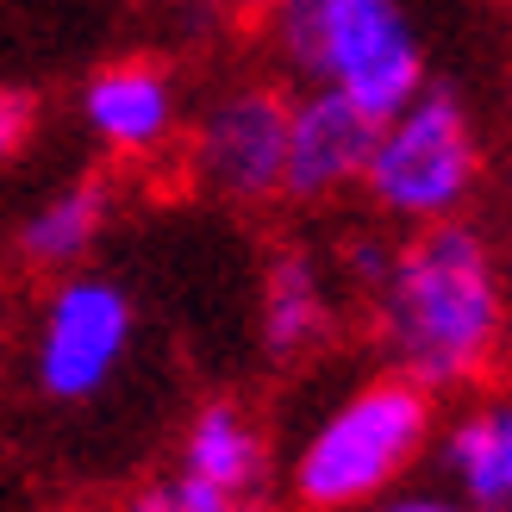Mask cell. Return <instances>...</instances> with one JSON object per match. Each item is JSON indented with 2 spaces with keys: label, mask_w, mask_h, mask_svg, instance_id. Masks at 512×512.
Listing matches in <instances>:
<instances>
[{
  "label": "cell",
  "mask_w": 512,
  "mask_h": 512,
  "mask_svg": "<svg viewBox=\"0 0 512 512\" xmlns=\"http://www.w3.org/2000/svg\"><path fill=\"white\" fill-rule=\"evenodd\" d=\"M388 369L413 388L469 394L506 350V275L494 244L469 219L406 232L369 288Z\"/></svg>",
  "instance_id": "1"
},
{
  "label": "cell",
  "mask_w": 512,
  "mask_h": 512,
  "mask_svg": "<svg viewBox=\"0 0 512 512\" xmlns=\"http://www.w3.org/2000/svg\"><path fill=\"white\" fill-rule=\"evenodd\" d=\"M431 444H438V400L388 369L344 388L300 431L281 481L300 512H363L406 488Z\"/></svg>",
  "instance_id": "2"
},
{
  "label": "cell",
  "mask_w": 512,
  "mask_h": 512,
  "mask_svg": "<svg viewBox=\"0 0 512 512\" xmlns=\"http://www.w3.org/2000/svg\"><path fill=\"white\" fill-rule=\"evenodd\" d=\"M275 50L306 88L344 94L375 125L431 82L406 0H306L275 19Z\"/></svg>",
  "instance_id": "3"
},
{
  "label": "cell",
  "mask_w": 512,
  "mask_h": 512,
  "mask_svg": "<svg viewBox=\"0 0 512 512\" xmlns=\"http://www.w3.org/2000/svg\"><path fill=\"white\" fill-rule=\"evenodd\" d=\"M356 188L381 219L406 225V232L463 219L481 188V132L469 100L444 82H425L400 113L375 125Z\"/></svg>",
  "instance_id": "4"
},
{
  "label": "cell",
  "mask_w": 512,
  "mask_h": 512,
  "mask_svg": "<svg viewBox=\"0 0 512 512\" xmlns=\"http://www.w3.org/2000/svg\"><path fill=\"white\" fill-rule=\"evenodd\" d=\"M138 338V306L113 275H57L25 338V375L50 406H94L119 381Z\"/></svg>",
  "instance_id": "5"
},
{
  "label": "cell",
  "mask_w": 512,
  "mask_h": 512,
  "mask_svg": "<svg viewBox=\"0 0 512 512\" xmlns=\"http://www.w3.org/2000/svg\"><path fill=\"white\" fill-rule=\"evenodd\" d=\"M281 169H288V94L275 82L219 88L188 125V175L225 207L281 200Z\"/></svg>",
  "instance_id": "6"
},
{
  "label": "cell",
  "mask_w": 512,
  "mask_h": 512,
  "mask_svg": "<svg viewBox=\"0 0 512 512\" xmlns=\"http://www.w3.org/2000/svg\"><path fill=\"white\" fill-rule=\"evenodd\" d=\"M82 125L119 163H150L182 138V82L157 57L100 63L82 82Z\"/></svg>",
  "instance_id": "7"
},
{
  "label": "cell",
  "mask_w": 512,
  "mask_h": 512,
  "mask_svg": "<svg viewBox=\"0 0 512 512\" xmlns=\"http://www.w3.org/2000/svg\"><path fill=\"white\" fill-rule=\"evenodd\" d=\"M375 144V119L363 107H350L331 88H300L288 94V169H281V194L288 200H338L363 182Z\"/></svg>",
  "instance_id": "8"
},
{
  "label": "cell",
  "mask_w": 512,
  "mask_h": 512,
  "mask_svg": "<svg viewBox=\"0 0 512 512\" xmlns=\"http://www.w3.org/2000/svg\"><path fill=\"white\" fill-rule=\"evenodd\" d=\"M175 475L244 506V512H263L269 481H275V450H269L263 419L244 400L194 406L188 425H182V444H175Z\"/></svg>",
  "instance_id": "9"
},
{
  "label": "cell",
  "mask_w": 512,
  "mask_h": 512,
  "mask_svg": "<svg viewBox=\"0 0 512 512\" xmlns=\"http://www.w3.org/2000/svg\"><path fill=\"white\" fill-rule=\"evenodd\" d=\"M331 331H338V275L306 244H281L256 288V338L275 363H300L331 344Z\"/></svg>",
  "instance_id": "10"
},
{
  "label": "cell",
  "mask_w": 512,
  "mask_h": 512,
  "mask_svg": "<svg viewBox=\"0 0 512 512\" xmlns=\"http://www.w3.org/2000/svg\"><path fill=\"white\" fill-rule=\"evenodd\" d=\"M438 469L444 494L469 512H512V394L469 400L450 425H438Z\"/></svg>",
  "instance_id": "11"
},
{
  "label": "cell",
  "mask_w": 512,
  "mask_h": 512,
  "mask_svg": "<svg viewBox=\"0 0 512 512\" xmlns=\"http://www.w3.org/2000/svg\"><path fill=\"white\" fill-rule=\"evenodd\" d=\"M107 219H113V188L100 175H75V182L50 188L19 219L13 256L25 269H44V275H75L94 256V244L107 238Z\"/></svg>",
  "instance_id": "12"
},
{
  "label": "cell",
  "mask_w": 512,
  "mask_h": 512,
  "mask_svg": "<svg viewBox=\"0 0 512 512\" xmlns=\"http://www.w3.org/2000/svg\"><path fill=\"white\" fill-rule=\"evenodd\" d=\"M113 512H244V506H232V500H219V494H207V488H194V481H182V475H157V481H144V488H132Z\"/></svg>",
  "instance_id": "13"
},
{
  "label": "cell",
  "mask_w": 512,
  "mask_h": 512,
  "mask_svg": "<svg viewBox=\"0 0 512 512\" xmlns=\"http://www.w3.org/2000/svg\"><path fill=\"white\" fill-rule=\"evenodd\" d=\"M38 132V100L19 94V88H0V169L19 163V150L32 144Z\"/></svg>",
  "instance_id": "14"
},
{
  "label": "cell",
  "mask_w": 512,
  "mask_h": 512,
  "mask_svg": "<svg viewBox=\"0 0 512 512\" xmlns=\"http://www.w3.org/2000/svg\"><path fill=\"white\" fill-rule=\"evenodd\" d=\"M388 256H394V238H350L344 244V256H338V269H344V281H350V288H375V281H381V269H388Z\"/></svg>",
  "instance_id": "15"
},
{
  "label": "cell",
  "mask_w": 512,
  "mask_h": 512,
  "mask_svg": "<svg viewBox=\"0 0 512 512\" xmlns=\"http://www.w3.org/2000/svg\"><path fill=\"white\" fill-rule=\"evenodd\" d=\"M363 512H469V506L456 494H444V488H394L388 500H375Z\"/></svg>",
  "instance_id": "16"
},
{
  "label": "cell",
  "mask_w": 512,
  "mask_h": 512,
  "mask_svg": "<svg viewBox=\"0 0 512 512\" xmlns=\"http://www.w3.org/2000/svg\"><path fill=\"white\" fill-rule=\"evenodd\" d=\"M256 7H263V13H275V19H281V13H294V7H306V0H256Z\"/></svg>",
  "instance_id": "17"
},
{
  "label": "cell",
  "mask_w": 512,
  "mask_h": 512,
  "mask_svg": "<svg viewBox=\"0 0 512 512\" xmlns=\"http://www.w3.org/2000/svg\"><path fill=\"white\" fill-rule=\"evenodd\" d=\"M506 207H512V182H506Z\"/></svg>",
  "instance_id": "18"
}]
</instances>
